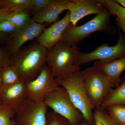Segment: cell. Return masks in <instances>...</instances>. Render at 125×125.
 <instances>
[{"mask_svg":"<svg viewBox=\"0 0 125 125\" xmlns=\"http://www.w3.org/2000/svg\"><path fill=\"white\" fill-rule=\"evenodd\" d=\"M87 94L94 109L101 108L113 84L96 67L93 66L81 71Z\"/></svg>","mask_w":125,"mask_h":125,"instance_id":"obj_5","label":"cell"},{"mask_svg":"<svg viewBox=\"0 0 125 125\" xmlns=\"http://www.w3.org/2000/svg\"><path fill=\"white\" fill-rule=\"evenodd\" d=\"M45 103H37L28 99L16 113L14 125H47V109Z\"/></svg>","mask_w":125,"mask_h":125,"instance_id":"obj_9","label":"cell"},{"mask_svg":"<svg viewBox=\"0 0 125 125\" xmlns=\"http://www.w3.org/2000/svg\"><path fill=\"white\" fill-rule=\"evenodd\" d=\"M119 31V37L117 42L113 46L108 43L100 45L90 52L85 53L79 52L75 65L79 66L93 61H99L107 63L125 57V36Z\"/></svg>","mask_w":125,"mask_h":125,"instance_id":"obj_7","label":"cell"},{"mask_svg":"<svg viewBox=\"0 0 125 125\" xmlns=\"http://www.w3.org/2000/svg\"><path fill=\"white\" fill-rule=\"evenodd\" d=\"M15 112L10 108L0 105V125H14Z\"/></svg>","mask_w":125,"mask_h":125,"instance_id":"obj_22","label":"cell"},{"mask_svg":"<svg viewBox=\"0 0 125 125\" xmlns=\"http://www.w3.org/2000/svg\"><path fill=\"white\" fill-rule=\"evenodd\" d=\"M122 79H123V80L124 79H125V75L124 76H123V78H122Z\"/></svg>","mask_w":125,"mask_h":125,"instance_id":"obj_35","label":"cell"},{"mask_svg":"<svg viewBox=\"0 0 125 125\" xmlns=\"http://www.w3.org/2000/svg\"><path fill=\"white\" fill-rule=\"evenodd\" d=\"M2 105V99H1V87L0 83V105Z\"/></svg>","mask_w":125,"mask_h":125,"instance_id":"obj_33","label":"cell"},{"mask_svg":"<svg viewBox=\"0 0 125 125\" xmlns=\"http://www.w3.org/2000/svg\"><path fill=\"white\" fill-rule=\"evenodd\" d=\"M44 103L55 113L65 118L70 125H79L84 121L64 88L60 87L49 94Z\"/></svg>","mask_w":125,"mask_h":125,"instance_id":"obj_6","label":"cell"},{"mask_svg":"<svg viewBox=\"0 0 125 125\" xmlns=\"http://www.w3.org/2000/svg\"><path fill=\"white\" fill-rule=\"evenodd\" d=\"M117 2L125 8V0H115Z\"/></svg>","mask_w":125,"mask_h":125,"instance_id":"obj_32","label":"cell"},{"mask_svg":"<svg viewBox=\"0 0 125 125\" xmlns=\"http://www.w3.org/2000/svg\"><path fill=\"white\" fill-rule=\"evenodd\" d=\"M106 110L117 125H125V104L110 105Z\"/></svg>","mask_w":125,"mask_h":125,"instance_id":"obj_19","label":"cell"},{"mask_svg":"<svg viewBox=\"0 0 125 125\" xmlns=\"http://www.w3.org/2000/svg\"><path fill=\"white\" fill-rule=\"evenodd\" d=\"M115 22L118 29L122 30L125 35V21L116 17L115 19Z\"/></svg>","mask_w":125,"mask_h":125,"instance_id":"obj_29","label":"cell"},{"mask_svg":"<svg viewBox=\"0 0 125 125\" xmlns=\"http://www.w3.org/2000/svg\"><path fill=\"white\" fill-rule=\"evenodd\" d=\"M115 88L112 89L101 105V108L106 109L110 105H125V79Z\"/></svg>","mask_w":125,"mask_h":125,"instance_id":"obj_16","label":"cell"},{"mask_svg":"<svg viewBox=\"0 0 125 125\" xmlns=\"http://www.w3.org/2000/svg\"><path fill=\"white\" fill-rule=\"evenodd\" d=\"M93 66L100 70L116 88L123 81L121 75L125 70V57L107 63L95 61Z\"/></svg>","mask_w":125,"mask_h":125,"instance_id":"obj_15","label":"cell"},{"mask_svg":"<svg viewBox=\"0 0 125 125\" xmlns=\"http://www.w3.org/2000/svg\"><path fill=\"white\" fill-rule=\"evenodd\" d=\"M67 10L71 24L74 26L85 16L108 11L101 0H68Z\"/></svg>","mask_w":125,"mask_h":125,"instance_id":"obj_10","label":"cell"},{"mask_svg":"<svg viewBox=\"0 0 125 125\" xmlns=\"http://www.w3.org/2000/svg\"><path fill=\"white\" fill-rule=\"evenodd\" d=\"M94 125H117L106 111L100 108L94 110Z\"/></svg>","mask_w":125,"mask_h":125,"instance_id":"obj_21","label":"cell"},{"mask_svg":"<svg viewBox=\"0 0 125 125\" xmlns=\"http://www.w3.org/2000/svg\"><path fill=\"white\" fill-rule=\"evenodd\" d=\"M47 117V125H70L65 118L53 112H48Z\"/></svg>","mask_w":125,"mask_h":125,"instance_id":"obj_24","label":"cell"},{"mask_svg":"<svg viewBox=\"0 0 125 125\" xmlns=\"http://www.w3.org/2000/svg\"><path fill=\"white\" fill-rule=\"evenodd\" d=\"M68 0H51V1L37 13L34 20L40 24L54 23L58 21L60 14L67 10Z\"/></svg>","mask_w":125,"mask_h":125,"instance_id":"obj_14","label":"cell"},{"mask_svg":"<svg viewBox=\"0 0 125 125\" xmlns=\"http://www.w3.org/2000/svg\"><path fill=\"white\" fill-rule=\"evenodd\" d=\"M47 49L38 42L21 48L10 58V64L22 81L33 80L47 65Z\"/></svg>","mask_w":125,"mask_h":125,"instance_id":"obj_1","label":"cell"},{"mask_svg":"<svg viewBox=\"0 0 125 125\" xmlns=\"http://www.w3.org/2000/svg\"><path fill=\"white\" fill-rule=\"evenodd\" d=\"M8 34L0 32V42L5 40L8 38Z\"/></svg>","mask_w":125,"mask_h":125,"instance_id":"obj_31","label":"cell"},{"mask_svg":"<svg viewBox=\"0 0 125 125\" xmlns=\"http://www.w3.org/2000/svg\"><path fill=\"white\" fill-rule=\"evenodd\" d=\"M60 86L66 90L74 105L81 113L85 122L94 123V108L90 100L79 71L62 79H56Z\"/></svg>","mask_w":125,"mask_h":125,"instance_id":"obj_4","label":"cell"},{"mask_svg":"<svg viewBox=\"0 0 125 125\" xmlns=\"http://www.w3.org/2000/svg\"><path fill=\"white\" fill-rule=\"evenodd\" d=\"M79 52L77 45L62 41L47 49V65L54 78L62 79L80 71V66L75 64Z\"/></svg>","mask_w":125,"mask_h":125,"instance_id":"obj_2","label":"cell"},{"mask_svg":"<svg viewBox=\"0 0 125 125\" xmlns=\"http://www.w3.org/2000/svg\"><path fill=\"white\" fill-rule=\"evenodd\" d=\"M14 11L7 8L0 9V22L6 20Z\"/></svg>","mask_w":125,"mask_h":125,"instance_id":"obj_28","label":"cell"},{"mask_svg":"<svg viewBox=\"0 0 125 125\" xmlns=\"http://www.w3.org/2000/svg\"><path fill=\"white\" fill-rule=\"evenodd\" d=\"M9 52L0 49V70L10 64V58Z\"/></svg>","mask_w":125,"mask_h":125,"instance_id":"obj_27","label":"cell"},{"mask_svg":"<svg viewBox=\"0 0 125 125\" xmlns=\"http://www.w3.org/2000/svg\"><path fill=\"white\" fill-rule=\"evenodd\" d=\"M22 81L19 74L10 64L0 70V83L1 88L11 86Z\"/></svg>","mask_w":125,"mask_h":125,"instance_id":"obj_17","label":"cell"},{"mask_svg":"<svg viewBox=\"0 0 125 125\" xmlns=\"http://www.w3.org/2000/svg\"><path fill=\"white\" fill-rule=\"evenodd\" d=\"M70 24L69 11L62 19L44 29L37 38V42L47 49H51L61 41L62 34Z\"/></svg>","mask_w":125,"mask_h":125,"instance_id":"obj_12","label":"cell"},{"mask_svg":"<svg viewBox=\"0 0 125 125\" xmlns=\"http://www.w3.org/2000/svg\"><path fill=\"white\" fill-rule=\"evenodd\" d=\"M19 29L10 21L5 20L0 22V32L7 34H13Z\"/></svg>","mask_w":125,"mask_h":125,"instance_id":"obj_25","label":"cell"},{"mask_svg":"<svg viewBox=\"0 0 125 125\" xmlns=\"http://www.w3.org/2000/svg\"><path fill=\"white\" fill-rule=\"evenodd\" d=\"M32 19L28 10H19L14 11L6 20L10 21L19 29H21L28 24Z\"/></svg>","mask_w":125,"mask_h":125,"instance_id":"obj_18","label":"cell"},{"mask_svg":"<svg viewBox=\"0 0 125 125\" xmlns=\"http://www.w3.org/2000/svg\"><path fill=\"white\" fill-rule=\"evenodd\" d=\"M2 105L13 109L16 113L28 100L24 82L1 88Z\"/></svg>","mask_w":125,"mask_h":125,"instance_id":"obj_13","label":"cell"},{"mask_svg":"<svg viewBox=\"0 0 125 125\" xmlns=\"http://www.w3.org/2000/svg\"><path fill=\"white\" fill-rule=\"evenodd\" d=\"M6 8L14 11L31 10V0H8Z\"/></svg>","mask_w":125,"mask_h":125,"instance_id":"obj_23","label":"cell"},{"mask_svg":"<svg viewBox=\"0 0 125 125\" xmlns=\"http://www.w3.org/2000/svg\"><path fill=\"white\" fill-rule=\"evenodd\" d=\"M8 0H0V9L6 7Z\"/></svg>","mask_w":125,"mask_h":125,"instance_id":"obj_30","label":"cell"},{"mask_svg":"<svg viewBox=\"0 0 125 125\" xmlns=\"http://www.w3.org/2000/svg\"><path fill=\"white\" fill-rule=\"evenodd\" d=\"M24 84L28 99L37 103L44 102L49 94L60 87L47 65L35 79Z\"/></svg>","mask_w":125,"mask_h":125,"instance_id":"obj_8","label":"cell"},{"mask_svg":"<svg viewBox=\"0 0 125 125\" xmlns=\"http://www.w3.org/2000/svg\"><path fill=\"white\" fill-rule=\"evenodd\" d=\"M79 125H90L89 124H88L87 122H85V121H84L83 122L81 123Z\"/></svg>","mask_w":125,"mask_h":125,"instance_id":"obj_34","label":"cell"},{"mask_svg":"<svg viewBox=\"0 0 125 125\" xmlns=\"http://www.w3.org/2000/svg\"><path fill=\"white\" fill-rule=\"evenodd\" d=\"M107 9L109 13L116 15L117 18L125 21V8L122 6L115 0H101Z\"/></svg>","mask_w":125,"mask_h":125,"instance_id":"obj_20","label":"cell"},{"mask_svg":"<svg viewBox=\"0 0 125 125\" xmlns=\"http://www.w3.org/2000/svg\"><path fill=\"white\" fill-rule=\"evenodd\" d=\"M111 15L108 11L96 15L81 26H74L70 24L62 34L61 41L69 45H77L78 42L96 32H103L114 35L116 28L112 24Z\"/></svg>","mask_w":125,"mask_h":125,"instance_id":"obj_3","label":"cell"},{"mask_svg":"<svg viewBox=\"0 0 125 125\" xmlns=\"http://www.w3.org/2000/svg\"><path fill=\"white\" fill-rule=\"evenodd\" d=\"M51 0H31V10L35 15L51 1Z\"/></svg>","mask_w":125,"mask_h":125,"instance_id":"obj_26","label":"cell"},{"mask_svg":"<svg viewBox=\"0 0 125 125\" xmlns=\"http://www.w3.org/2000/svg\"><path fill=\"white\" fill-rule=\"evenodd\" d=\"M45 28V25L36 23L33 18L27 26L19 29L9 38L8 49L9 54L13 55L27 42L37 38Z\"/></svg>","mask_w":125,"mask_h":125,"instance_id":"obj_11","label":"cell"}]
</instances>
